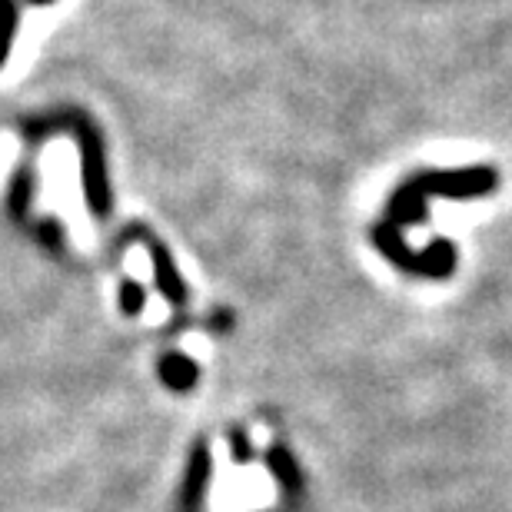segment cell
Instances as JSON below:
<instances>
[{
  "label": "cell",
  "instance_id": "obj_2",
  "mask_svg": "<svg viewBox=\"0 0 512 512\" xmlns=\"http://www.w3.org/2000/svg\"><path fill=\"white\" fill-rule=\"evenodd\" d=\"M147 253L153 260V280H157L160 296L173 306H183L187 303V283H183V276L177 273V263H173L170 250L163 247L160 240H147Z\"/></svg>",
  "mask_w": 512,
  "mask_h": 512
},
{
  "label": "cell",
  "instance_id": "obj_6",
  "mask_svg": "<svg viewBox=\"0 0 512 512\" xmlns=\"http://www.w3.org/2000/svg\"><path fill=\"white\" fill-rule=\"evenodd\" d=\"M143 306H147V290H143L137 280L120 283V310H124V316L143 313Z\"/></svg>",
  "mask_w": 512,
  "mask_h": 512
},
{
  "label": "cell",
  "instance_id": "obj_7",
  "mask_svg": "<svg viewBox=\"0 0 512 512\" xmlns=\"http://www.w3.org/2000/svg\"><path fill=\"white\" fill-rule=\"evenodd\" d=\"M30 7H47V4H54V0H27Z\"/></svg>",
  "mask_w": 512,
  "mask_h": 512
},
{
  "label": "cell",
  "instance_id": "obj_5",
  "mask_svg": "<svg viewBox=\"0 0 512 512\" xmlns=\"http://www.w3.org/2000/svg\"><path fill=\"white\" fill-rule=\"evenodd\" d=\"M30 203H34V170L20 167V173L14 177V190H10V210H14L17 220L30 210Z\"/></svg>",
  "mask_w": 512,
  "mask_h": 512
},
{
  "label": "cell",
  "instance_id": "obj_3",
  "mask_svg": "<svg viewBox=\"0 0 512 512\" xmlns=\"http://www.w3.org/2000/svg\"><path fill=\"white\" fill-rule=\"evenodd\" d=\"M157 373H160V383L167 389H173V393H187V389L197 386L200 366L193 363L187 353H163L157 363Z\"/></svg>",
  "mask_w": 512,
  "mask_h": 512
},
{
  "label": "cell",
  "instance_id": "obj_1",
  "mask_svg": "<svg viewBox=\"0 0 512 512\" xmlns=\"http://www.w3.org/2000/svg\"><path fill=\"white\" fill-rule=\"evenodd\" d=\"M74 130L80 147V180H84V197L94 217H107L114 210V190H110V170H107V147L100 130L90 124L84 114L70 110L67 117H50L44 124H30L27 130Z\"/></svg>",
  "mask_w": 512,
  "mask_h": 512
},
{
  "label": "cell",
  "instance_id": "obj_4",
  "mask_svg": "<svg viewBox=\"0 0 512 512\" xmlns=\"http://www.w3.org/2000/svg\"><path fill=\"white\" fill-rule=\"evenodd\" d=\"M17 24H20L17 4L14 0H0V67L7 64L10 47H14V40H17Z\"/></svg>",
  "mask_w": 512,
  "mask_h": 512
}]
</instances>
